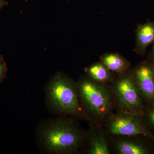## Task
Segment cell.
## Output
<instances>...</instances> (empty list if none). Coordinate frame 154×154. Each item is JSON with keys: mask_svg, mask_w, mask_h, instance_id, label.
<instances>
[{"mask_svg": "<svg viewBox=\"0 0 154 154\" xmlns=\"http://www.w3.org/2000/svg\"><path fill=\"white\" fill-rule=\"evenodd\" d=\"M60 116L45 120L36 131V139L40 150L51 154H68L79 148L84 136L71 120Z\"/></svg>", "mask_w": 154, "mask_h": 154, "instance_id": "cell-1", "label": "cell"}, {"mask_svg": "<svg viewBox=\"0 0 154 154\" xmlns=\"http://www.w3.org/2000/svg\"><path fill=\"white\" fill-rule=\"evenodd\" d=\"M47 107L60 116H75L89 119L80 103L77 83L63 73L51 78L45 88Z\"/></svg>", "mask_w": 154, "mask_h": 154, "instance_id": "cell-2", "label": "cell"}, {"mask_svg": "<svg viewBox=\"0 0 154 154\" xmlns=\"http://www.w3.org/2000/svg\"><path fill=\"white\" fill-rule=\"evenodd\" d=\"M77 85L81 105L88 118L108 120L112 116L113 99L104 84L86 75L80 78Z\"/></svg>", "mask_w": 154, "mask_h": 154, "instance_id": "cell-3", "label": "cell"}, {"mask_svg": "<svg viewBox=\"0 0 154 154\" xmlns=\"http://www.w3.org/2000/svg\"><path fill=\"white\" fill-rule=\"evenodd\" d=\"M113 92L119 113L143 116L145 109L143 100L131 71L119 75L114 81Z\"/></svg>", "mask_w": 154, "mask_h": 154, "instance_id": "cell-4", "label": "cell"}, {"mask_svg": "<svg viewBox=\"0 0 154 154\" xmlns=\"http://www.w3.org/2000/svg\"><path fill=\"white\" fill-rule=\"evenodd\" d=\"M108 130L116 135H143L154 140V135L144 122L143 116L119 113L108 119Z\"/></svg>", "mask_w": 154, "mask_h": 154, "instance_id": "cell-5", "label": "cell"}, {"mask_svg": "<svg viewBox=\"0 0 154 154\" xmlns=\"http://www.w3.org/2000/svg\"><path fill=\"white\" fill-rule=\"evenodd\" d=\"M135 84L143 101L154 103V69L149 60L138 64L131 70Z\"/></svg>", "mask_w": 154, "mask_h": 154, "instance_id": "cell-6", "label": "cell"}, {"mask_svg": "<svg viewBox=\"0 0 154 154\" xmlns=\"http://www.w3.org/2000/svg\"><path fill=\"white\" fill-rule=\"evenodd\" d=\"M135 33L134 51L138 55L143 56L147 48L154 42V22L148 21L139 25Z\"/></svg>", "mask_w": 154, "mask_h": 154, "instance_id": "cell-7", "label": "cell"}, {"mask_svg": "<svg viewBox=\"0 0 154 154\" xmlns=\"http://www.w3.org/2000/svg\"><path fill=\"white\" fill-rule=\"evenodd\" d=\"M100 60L110 71L119 75L131 71L130 63L117 53L105 54L100 57Z\"/></svg>", "mask_w": 154, "mask_h": 154, "instance_id": "cell-8", "label": "cell"}, {"mask_svg": "<svg viewBox=\"0 0 154 154\" xmlns=\"http://www.w3.org/2000/svg\"><path fill=\"white\" fill-rule=\"evenodd\" d=\"M85 71L87 76L97 82L104 84L114 80L113 72L101 62L86 68Z\"/></svg>", "mask_w": 154, "mask_h": 154, "instance_id": "cell-9", "label": "cell"}, {"mask_svg": "<svg viewBox=\"0 0 154 154\" xmlns=\"http://www.w3.org/2000/svg\"><path fill=\"white\" fill-rule=\"evenodd\" d=\"M89 139V154L110 153L106 138L102 133H91Z\"/></svg>", "mask_w": 154, "mask_h": 154, "instance_id": "cell-10", "label": "cell"}, {"mask_svg": "<svg viewBox=\"0 0 154 154\" xmlns=\"http://www.w3.org/2000/svg\"><path fill=\"white\" fill-rule=\"evenodd\" d=\"M116 149L121 154H148L149 149L144 145L132 141H120L116 145Z\"/></svg>", "mask_w": 154, "mask_h": 154, "instance_id": "cell-11", "label": "cell"}, {"mask_svg": "<svg viewBox=\"0 0 154 154\" xmlns=\"http://www.w3.org/2000/svg\"><path fill=\"white\" fill-rule=\"evenodd\" d=\"M143 118H145L148 124L154 129V103L148 105L147 108L145 109Z\"/></svg>", "mask_w": 154, "mask_h": 154, "instance_id": "cell-12", "label": "cell"}, {"mask_svg": "<svg viewBox=\"0 0 154 154\" xmlns=\"http://www.w3.org/2000/svg\"><path fill=\"white\" fill-rule=\"evenodd\" d=\"M8 67L2 54H0V84L7 77Z\"/></svg>", "mask_w": 154, "mask_h": 154, "instance_id": "cell-13", "label": "cell"}, {"mask_svg": "<svg viewBox=\"0 0 154 154\" xmlns=\"http://www.w3.org/2000/svg\"><path fill=\"white\" fill-rule=\"evenodd\" d=\"M9 5V2L5 0H0V11L3 8Z\"/></svg>", "mask_w": 154, "mask_h": 154, "instance_id": "cell-14", "label": "cell"}, {"mask_svg": "<svg viewBox=\"0 0 154 154\" xmlns=\"http://www.w3.org/2000/svg\"><path fill=\"white\" fill-rule=\"evenodd\" d=\"M153 57H154V42L152 47L151 51L150 52L148 56L147 60H149L150 59Z\"/></svg>", "mask_w": 154, "mask_h": 154, "instance_id": "cell-15", "label": "cell"}, {"mask_svg": "<svg viewBox=\"0 0 154 154\" xmlns=\"http://www.w3.org/2000/svg\"><path fill=\"white\" fill-rule=\"evenodd\" d=\"M149 61L152 64V66L153 67L154 69V57L150 59L149 60Z\"/></svg>", "mask_w": 154, "mask_h": 154, "instance_id": "cell-16", "label": "cell"}]
</instances>
